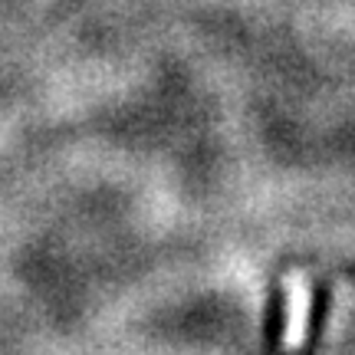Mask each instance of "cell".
Returning <instances> with one entry per match:
<instances>
[{"instance_id": "1", "label": "cell", "mask_w": 355, "mask_h": 355, "mask_svg": "<svg viewBox=\"0 0 355 355\" xmlns=\"http://www.w3.org/2000/svg\"><path fill=\"white\" fill-rule=\"evenodd\" d=\"M286 322H283V343L286 345H300L306 336V326H303V313H306V293L303 286L290 279L286 283Z\"/></svg>"}]
</instances>
